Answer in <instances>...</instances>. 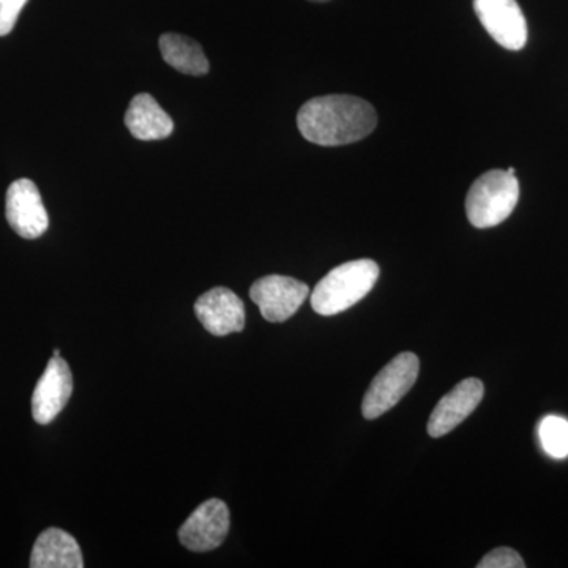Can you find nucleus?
<instances>
[{"label":"nucleus","instance_id":"nucleus-16","mask_svg":"<svg viewBox=\"0 0 568 568\" xmlns=\"http://www.w3.org/2000/svg\"><path fill=\"white\" fill-rule=\"evenodd\" d=\"M478 568H525L526 564L521 556L515 549L500 547L489 551L480 562Z\"/></svg>","mask_w":568,"mask_h":568},{"label":"nucleus","instance_id":"nucleus-18","mask_svg":"<svg viewBox=\"0 0 568 568\" xmlns=\"http://www.w3.org/2000/svg\"><path fill=\"white\" fill-rule=\"evenodd\" d=\"M52 357H61V351L54 349V354H52Z\"/></svg>","mask_w":568,"mask_h":568},{"label":"nucleus","instance_id":"nucleus-6","mask_svg":"<svg viewBox=\"0 0 568 568\" xmlns=\"http://www.w3.org/2000/svg\"><path fill=\"white\" fill-rule=\"evenodd\" d=\"M6 215L11 230L22 239H39L50 227V216L36 183L18 179L7 190Z\"/></svg>","mask_w":568,"mask_h":568},{"label":"nucleus","instance_id":"nucleus-17","mask_svg":"<svg viewBox=\"0 0 568 568\" xmlns=\"http://www.w3.org/2000/svg\"><path fill=\"white\" fill-rule=\"evenodd\" d=\"M29 0H0V37L9 36Z\"/></svg>","mask_w":568,"mask_h":568},{"label":"nucleus","instance_id":"nucleus-7","mask_svg":"<svg viewBox=\"0 0 568 568\" xmlns=\"http://www.w3.org/2000/svg\"><path fill=\"white\" fill-rule=\"evenodd\" d=\"M230 532V508L220 499L205 500L179 529V540L194 552L222 547Z\"/></svg>","mask_w":568,"mask_h":568},{"label":"nucleus","instance_id":"nucleus-3","mask_svg":"<svg viewBox=\"0 0 568 568\" xmlns=\"http://www.w3.org/2000/svg\"><path fill=\"white\" fill-rule=\"evenodd\" d=\"M518 200L517 175L503 170L488 171L470 186L466 196V215L473 226L488 230L506 222Z\"/></svg>","mask_w":568,"mask_h":568},{"label":"nucleus","instance_id":"nucleus-8","mask_svg":"<svg viewBox=\"0 0 568 568\" xmlns=\"http://www.w3.org/2000/svg\"><path fill=\"white\" fill-rule=\"evenodd\" d=\"M474 10L493 40L510 51L528 41V22L517 0H474Z\"/></svg>","mask_w":568,"mask_h":568},{"label":"nucleus","instance_id":"nucleus-4","mask_svg":"<svg viewBox=\"0 0 568 568\" xmlns=\"http://www.w3.org/2000/svg\"><path fill=\"white\" fill-rule=\"evenodd\" d=\"M420 362L413 353H402L390 362L373 379L372 386L362 402V414L366 420H373L398 405L399 399L416 384Z\"/></svg>","mask_w":568,"mask_h":568},{"label":"nucleus","instance_id":"nucleus-5","mask_svg":"<svg viewBox=\"0 0 568 568\" xmlns=\"http://www.w3.org/2000/svg\"><path fill=\"white\" fill-rule=\"evenodd\" d=\"M310 295L308 284L291 276L268 275L254 282L250 297L268 323H284L297 313Z\"/></svg>","mask_w":568,"mask_h":568},{"label":"nucleus","instance_id":"nucleus-14","mask_svg":"<svg viewBox=\"0 0 568 568\" xmlns=\"http://www.w3.org/2000/svg\"><path fill=\"white\" fill-rule=\"evenodd\" d=\"M160 51H162L164 62L183 74L203 77L211 70L203 48L190 37L164 33L160 37Z\"/></svg>","mask_w":568,"mask_h":568},{"label":"nucleus","instance_id":"nucleus-1","mask_svg":"<svg viewBox=\"0 0 568 568\" xmlns=\"http://www.w3.org/2000/svg\"><path fill=\"white\" fill-rule=\"evenodd\" d=\"M377 125L375 108L353 95H325L310 100L297 114L298 132L324 148L353 144Z\"/></svg>","mask_w":568,"mask_h":568},{"label":"nucleus","instance_id":"nucleus-13","mask_svg":"<svg viewBox=\"0 0 568 568\" xmlns=\"http://www.w3.org/2000/svg\"><path fill=\"white\" fill-rule=\"evenodd\" d=\"M32 568H82L80 545L65 530L50 528L40 534L33 545Z\"/></svg>","mask_w":568,"mask_h":568},{"label":"nucleus","instance_id":"nucleus-11","mask_svg":"<svg viewBox=\"0 0 568 568\" xmlns=\"http://www.w3.org/2000/svg\"><path fill=\"white\" fill-rule=\"evenodd\" d=\"M194 313L209 334L226 336L245 327L244 302L227 287H213L194 304Z\"/></svg>","mask_w":568,"mask_h":568},{"label":"nucleus","instance_id":"nucleus-9","mask_svg":"<svg viewBox=\"0 0 568 568\" xmlns=\"http://www.w3.org/2000/svg\"><path fill=\"white\" fill-rule=\"evenodd\" d=\"M73 394V376L62 357H52L32 395V417L48 425L62 413Z\"/></svg>","mask_w":568,"mask_h":568},{"label":"nucleus","instance_id":"nucleus-12","mask_svg":"<svg viewBox=\"0 0 568 568\" xmlns=\"http://www.w3.org/2000/svg\"><path fill=\"white\" fill-rule=\"evenodd\" d=\"M125 125L140 141L166 140L174 132V122L151 93H138L130 102Z\"/></svg>","mask_w":568,"mask_h":568},{"label":"nucleus","instance_id":"nucleus-15","mask_svg":"<svg viewBox=\"0 0 568 568\" xmlns=\"http://www.w3.org/2000/svg\"><path fill=\"white\" fill-rule=\"evenodd\" d=\"M540 440L549 457H568V422L566 418L549 416L540 424Z\"/></svg>","mask_w":568,"mask_h":568},{"label":"nucleus","instance_id":"nucleus-2","mask_svg":"<svg viewBox=\"0 0 568 568\" xmlns=\"http://www.w3.org/2000/svg\"><path fill=\"white\" fill-rule=\"evenodd\" d=\"M379 278V265L372 260L349 261L335 267L316 284L313 310L321 316L346 312L369 294Z\"/></svg>","mask_w":568,"mask_h":568},{"label":"nucleus","instance_id":"nucleus-19","mask_svg":"<svg viewBox=\"0 0 568 568\" xmlns=\"http://www.w3.org/2000/svg\"><path fill=\"white\" fill-rule=\"evenodd\" d=\"M310 2H328V0H310Z\"/></svg>","mask_w":568,"mask_h":568},{"label":"nucleus","instance_id":"nucleus-10","mask_svg":"<svg viewBox=\"0 0 568 568\" xmlns=\"http://www.w3.org/2000/svg\"><path fill=\"white\" fill-rule=\"evenodd\" d=\"M484 395V383L477 377L462 381L437 403L435 410L429 416L428 426H426L428 435L443 437L452 429L457 428L459 424H463V420H466L476 410Z\"/></svg>","mask_w":568,"mask_h":568}]
</instances>
